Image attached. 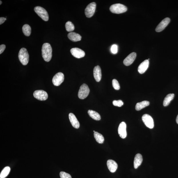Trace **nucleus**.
I'll list each match as a JSON object with an SVG mask.
<instances>
[{
	"label": "nucleus",
	"instance_id": "f257e3e1",
	"mask_svg": "<svg viewBox=\"0 0 178 178\" xmlns=\"http://www.w3.org/2000/svg\"><path fill=\"white\" fill-rule=\"evenodd\" d=\"M52 49L50 44L48 43H45L42 48V56L45 61H50L52 58Z\"/></svg>",
	"mask_w": 178,
	"mask_h": 178
},
{
	"label": "nucleus",
	"instance_id": "f03ea898",
	"mask_svg": "<svg viewBox=\"0 0 178 178\" xmlns=\"http://www.w3.org/2000/svg\"><path fill=\"white\" fill-rule=\"evenodd\" d=\"M18 57L19 61L24 66H26L29 63V55L27 50L25 48H22L20 50L18 54Z\"/></svg>",
	"mask_w": 178,
	"mask_h": 178
},
{
	"label": "nucleus",
	"instance_id": "7ed1b4c3",
	"mask_svg": "<svg viewBox=\"0 0 178 178\" xmlns=\"http://www.w3.org/2000/svg\"><path fill=\"white\" fill-rule=\"evenodd\" d=\"M110 11L114 14H119L126 12L127 10L126 6L120 3L112 5L110 8Z\"/></svg>",
	"mask_w": 178,
	"mask_h": 178
},
{
	"label": "nucleus",
	"instance_id": "20e7f679",
	"mask_svg": "<svg viewBox=\"0 0 178 178\" xmlns=\"http://www.w3.org/2000/svg\"><path fill=\"white\" fill-rule=\"evenodd\" d=\"M35 12L41 18L45 21H48L49 17L48 13L45 9L40 6H36L34 8Z\"/></svg>",
	"mask_w": 178,
	"mask_h": 178
},
{
	"label": "nucleus",
	"instance_id": "39448f33",
	"mask_svg": "<svg viewBox=\"0 0 178 178\" xmlns=\"http://www.w3.org/2000/svg\"><path fill=\"white\" fill-rule=\"evenodd\" d=\"M90 92V89L88 86L86 84H84L80 86L78 93V97L80 99H85L88 96Z\"/></svg>",
	"mask_w": 178,
	"mask_h": 178
},
{
	"label": "nucleus",
	"instance_id": "423d86ee",
	"mask_svg": "<svg viewBox=\"0 0 178 178\" xmlns=\"http://www.w3.org/2000/svg\"><path fill=\"white\" fill-rule=\"evenodd\" d=\"M96 8V4L94 2L89 4L85 10L86 16L88 18L92 17L94 13Z\"/></svg>",
	"mask_w": 178,
	"mask_h": 178
},
{
	"label": "nucleus",
	"instance_id": "0eeeda50",
	"mask_svg": "<svg viewBox=\"0 0 178 178\" xmlns=\"http://www.w3.org/2000/svg\"><path fill=\"white\" fill-rule=\"evenodd\" d=\"M142 119L147 127L149 128H153L154 127V121L151 116L148 114H145L142 116Z\"/></svg>",
	"mask_w": 178,
	"mask_h": 178
},
{
	"label": "nucleus",
	"instance_id": "6e6552de",
	"mask_svg": "<svg viewBox=\"0 0 178 178\" xmlns=\"http://www.w3.org/2000/svg\"><path fill=\"white\" fill-rule=\"evenodd\" d=\"M64 79V75L61 72L58 73L54 76L52 82L54 86H58L60 85Z\"/></svg>",
	"mask_w": 178,
	"mask_h": 178
},
{
	"label": "nucleus",
	"instance_id": "1a4fd4ad",
	"mask_svg": "<svg viewBox=\"0 0 178 178\" xmlns=\"http://www.w3.org/2000/svg\"><path fill=\"white\" fill-rule=\"evenodd\" d=\"M33 96L35 98L40 101L46 100L48 98V95L45 91L43 90H37L35 91Z\"/></svg>",
	"mask_w": 178,
	"mask_h": 178
},
{
	"label": "nucleus",
	"instance_id": "9d476101",
	"mask_svg": "<svg viewBox=\"0 0 178 178\" xmlns=\"http://www.w3.org/2000/svg\"><path fill=\"white\" fill-rule=\"evenodd\" d=\"M126 125L124 122H121L118 128V133L119 136L122 139H125L127 136Z\"/></svg>",
	"mask_w": 178,
	"mask_h": 178
},
{
	"label": "nucleus",
	"instance_id": "9b49d317",
	"mask_svg": "<svg viewBox=\"0 0 178 178\" xmlns=\"http://www.w3.org/2000/svg\"><path fill=\"white\" fill-rule=\"evenodd\" d=\"M170 21V19L169 18H166L163 19L156 27V31L160 32L163 31L168 25Z\"/></svg>",
	"mask_w": 178,
	"mask_h": 178
},
{
	"label": "nucleus",
	"instance_id": "f8f14e48",
	"mask_svg": "<svg viewBox=\"0 0 178 178\" xmlns=\"http://www.w3.org/2000/svg\"><path fill=\"white\" fill-rule=\"evenodd\" d=\"M70 52L74 57L78 58H83L85 55V53L83 50L77 48L72 49Z\"/></svg>",
	"mask_w": 178,
	"mask_h": 178
},
{
	"label": "nucleus",
	"instance_id": "ddd939ff",
	"mask_svg": "<svg viewBox=\"0 0 178 178\" xmlns=\"http://www.w3.org/2000/svg\"><path fill=\"white\" fill-rule=\"evenodd\" d=\"M137 54L135 52H133L128 56L123 61V64L125 66H128L131 65L135 60Z\"/></svg>",
	"mask_w": 178,
	"mask_h": 178
},
{
	"label": "nucleus",
	"instance_id": "4468645a",
	"mask_svg": "<svg viewBox=\"0 0 178 178\" xmlns=\"http://www.w3.org/2000/svg\"><path fill=\"white\" fill-rule=\"evenodd\" d=\"M69 118L72 126L76 129L79 128L80 126V123L75 115L70 113L69 114Z\"/></svg>",
	"mask_w": 178,
	"mask_h": 178
},
{
	"label": "nucleus",
	"instance_id": "2eb2a0df",
	"mask_svg": "<svg viewBox=\"0 0 178 178\" xmlns=\"http://www.w3.org/2000/svg\"><path fill=\"white\" fill-rule=\"evenodd\" d=\"M93 75L96 82H99L100 81L102 78V73L100 67L99 66L95 67L93 70Z\"/></svg>",
	"mask_w": 178,
	"mask_h": 178
},
{
	"label": "nucleus",
	"instance_id": "dca6fc26",
	"mask_svg": "<svg viewBox=\"0 0 178 178\" xmlns=\"http://www.w3.org/2000/svg\"><path fill=\"white\" fill-rule=\"evenodd\" d=\"M149 65V60H145L139 66L138 68L139 72L141 74L144 73L148 69Z\"/></svg>",
	"mask_w": 178,
	"mask_h": 178
},
{
	"label": "nucleus",
	"instance_id": "f3484780",
	"mask_svg": "<svg viewBox=\"0 0 178 178\" xmlns=\"http://www.w3.org/2000/svg\"><path fill=\"white\" fill-rule=\"evenodd\" d=\"M107 165L108 170L111 173H114L118 167L116 163L112 160H108L107 162Z\"/></svg>",
	"mask_w": 178,
	"mask_h": 178
},
{
	"label": "nucleus",
	"instance_id": "a211bd4d",
	"mask_svg": "<svg viewBox=\"0 0 178 178\" xmlns=\"http://www.w3.org/2000/svg\"><path fill=\"white\" fill-rule=\"evenodd\" d=\"M142 156L140 154H137L135 157L134 165L135 169H137L141 165L143 162Z\"/></svg>",
	"mask_w": 178,
	"mask_h": 178
},
{
	"label": "nucleus",
	"instance_id": "6ab92c4d",
	"mask_svg": "<svg viewBox=\"0 0 178 178\" xmlns=\"http://www.w3.org/2000/svg\"><path fill=\"white\" fill-rule=\"evenodd\" d=\"M68 37L69 39L75 42L81 40L82 38L80 34L74 32L69 33L68 35Z\"/></svg>",
	"mask_w": 178,
	"mask_h": 178
},
{
	"label": "nucleus",
	"instance_id": "aec40b11",
	"mask_svg": "<svg viewBox=\"0 0 178 178\" xmlns=\"http://www.w3.org/2000/svg\"><path fill=\"white\" fill-rule=\"evenodd\" d=\"M149 102L148 101H144L140 102L136 104L135 109L136 110L139 111L149 106Z\"/></svg>",
	"mask_w": 178,
	"mask_h": 178
},
{
	"label": "nucleus",
	"instance_id": "412c9836",
	"mask_svg": "<svg viewBox=\"0 0 178 178\" xmlns=\"http://www.w3.org/2000/svg\"><path fill=\"white\" fill-rule=\"evenodd\" d=\"M88 113L91 118L94 120H99L101 119V116L98 113L92 110H89Z\"/></svg>",
	"mask_w": 178,
	"mask_h": 178
},
{
	"label": "nucleus",
	"instance_id": "4be33fe9",
	"mask_svg": "<svg viewBox=\"0 0 178 178\" xmlns=\"http://www.w3.org/2000/svg\"><path fill=\"white\" fill-rule=\"evenodd\" d=\"M175 95L174 94H169L167 95L165 97L163 101V105L165 107H166L169 105L171 102L174 98Z\"/></svg>",
	"mask_w": 178,
	"mask_h": 178
},
{
	"label": "nucleus",
	"instance_id": "5701e85b",
	"mask_svg": "<svg viewBox=\"0 0 178 178\" xmlns=\"http://www.w3.org/2000/svg\"><path fill=\"white\" fill-rule=\"evenodd\" d=\"M94 137L97 142L99 144H103L104 141L103 136L97 132H95L94 134Z\"/></svg>",
	"mask_w": 178,
	"mask_h": 178
},
{
	"label": "nucleus",
	"instance_id": "b1692460",
	"mask_svg": "<svg viewBox=\"0 0 178 178\" xmlns=\"http://www.w3.org/2000/svg\"><path fill=\"white\" fill-rule=\"evenodd\" d=\"M23 31L26 36H29L31 33V28L28 25H23L22 27Z\"/></svg>",
	"mask_w": 178,
	"mask_h": 178
},
{
	"label": "nucleus",
	"instance_id": "393cba45",
	"mask_svg": "<svg viewBox=\"0 0 178 178\" xmlns=\"http://www.w3.org/2000/svg\"><path fill=\"white\" fill-rule=\"evenodd\" d=\"M10 168L9 167H6L4 168L0 174V178H5L9 173Z\"/></svg>",
	"mask_w": 178,
	"mask_h": 178
},
{
	"label": "nucleus",
	"instance_id": "a878e982",
	"mask_svg": "<svg viewBox=\"0 0 178 178\" xmlns=\"http://www.w3.org/2000/svg\"><path fill=\"white\" fill-rule=\"evenodd\" d=\"M66 28L67 31L72 32L75 29V27L73 23L70 21H68L66 23Z\"/></svg>",
	"mask_w": 178,
	"mask_h": 178
},
{
	"label": "nucleus",
	"instance_id": "bb28decb",
	"mask_svg": "<svg viewBox=\"0 0 178 178\" xmlns=\"http://www.w3.org/2000/svg\"><path fill=\"white\" fill-rule=\"evenodd\" d=\"M112 84L115 90H118L120 89V85H119L118 82L116 80L114 79L112 80Z\"/></svg>",
	"mask_w": 178,
	"mask_h": 178
},
{
	"label": "nucleus",
	"instance_id": "cd10ccee",
	"mask_svg": "<svg viewBox=\"0 0 178 178\" xmlns=\"http://www.w3.org/2000/svg\"><path fill=\"white\" fill-rule=\"evenodd\" d=\"M114 106L121 107L123 105V102L122 100H114L112 102Z\"/></svg>",
	"mask_w": 178,
	"mask_h": 178
},
{
	"label": "nucleus",
	"instance_id": "c85d7f7f",
	"mask_svg": "<svg viewBox=\"0 0 178 178\" xmlns=\"http://www.w3.org/2000/svg\"><path fill=\"white\" fill-rule=\"evenodd\" d=\"M60 178H72L71 175L68 173L61 171L60 173Z\"/></svg>",
	"mask_w": 178,
	"mask_h": 178
},
{
	"label": "nucleus",
	"instance_id": "c756f323",
	"mask_svg": "<svg viewBox=\"0 0 178 178\" xmlns=\"http://www.w3.org/2000/svg\"><path fill=\"white\" fill-rule=\"evenodd\" d=\"M111 51L112 53L116 54L118 51V46L116 44L113 45L111 47Z\"/></svg>",
	"mask_w": 178,
	"mask_h": 178
},
{
	"label": "nucleus",
	"instance_id": "7c9ffc66",
	"mask_svg": "<svg viewBox=\"0 0 178 178\" xmlns=\"http://www.w3.org/2000/svg\"><path fill=\"white\" fill-rule=\"evenodd\" d=\"M6 48V46L3 44L0 46V54H1L3 53Z\"/></svg>",
	"mask_w": 178,
	"mask_h": 178
},
{
	"label": "nucleus",
	"instance_id": "2f4dec72",
	"mask_svg": "<svg viewBox=\"0 0 178 178\" xmlns=\"http://www.w3.org/2000/svg\"><path fill=\"white\" fill-rule=\"evenodd\" d=\"M6 20V19L4 17H1L0 18V25H1Z\"/></svg>",
	"mask_w": 178,
	"mask_h": 178
},
{
	"label": "nucleus",
	"instance_id": "473e14b6",
	"mask_svg": "<svg viewBox=\"0 0 178 178\" xmlns=\"http://www.w3.org/2000/svg\"><path fill=\"white\" fill-rule=\"evenodd\" d=\"M176 122L177 123V124H178V114L177 115V118H176Z\"/></svg>",
	"mask_w": 178,
	"mask_h": 178
},
{
	"label": "nucleus",
	"instance_id": "72a5a7b5",
	"mask_svg": "<svg viewBox=\"0 0 178 178\" xmlns=\"http://www.w3.org/2000/svg\"><path fill=\"white\" fill-rule=\"evenodd\" d=\"M0 2H1V3H0V4H2V1H0Z\"/></svg>",
	"mask_w": 178,
	"mask_h": 178
},
{
	"label": "nucleus",
	"instance_id": "f704fd0d",
	"mask_svg": "<svg viewBox=\"0 0 178 178\" xmlns=\"http://www.w3.org/2000/svg\"><path fill=\"white\" fill-rule=\"evenodd\" d=\"M95 132V131H93V132H94H94Z\"/></svg>",
	"mask_w": 178,
	"mask_h": 178
}]
</instances>
